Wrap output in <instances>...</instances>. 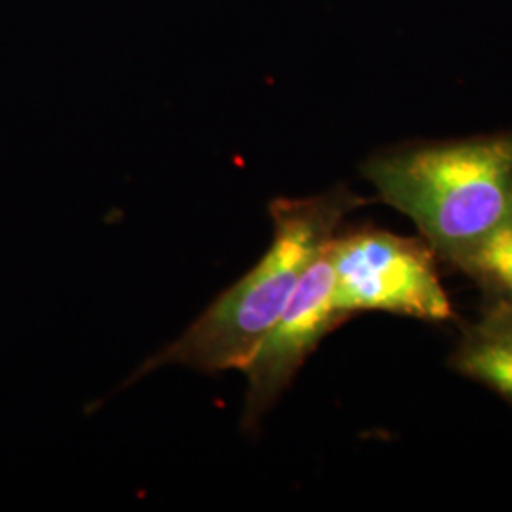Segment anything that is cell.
I'll return each instance as SVG.
<instances>
[{"label":"cell","instance_id":"obj_3","mask_svg":"<svg viewBox=\"0 0 512 512\" xmlns=\"http://www.w3.org/2000/svg\"><path fill=\"white\" fill-rule=\"evenodd\" d=\"M327 255L334 306L348 317L357 311H385L427 323L454 317L435 253L423 239L366 228L334 236Z\"/></svg>","mask_w":512,"mask_h":512},{"label":"cell","instance_id":"obj_4","mask_svg":"<svg viewBox=\"0 0 512 512\" xmlns=\"http://www.w3.org/2000/svg\"><path fill=\"white\" fill-rule=\"evenodd\" d=\"M348 319L334 306L332 266L325 251L300 279L287 306L243 368L249 378L243 429H255L319 342Z\"/></svg>","mask_w":512,"mask_h":512},{"label":"cell","instance_id":"obj_2","mask_svg":"<svg viewBox=\"0 0 512 512\" xmlns=\"http://www.w3.org/2000/svg\"><path fill=\"white\" fill-rule=\"evenodd\" d=\"M361 173L456 266L512 215V129L387 148Z\"/></svg>","mask_w":512,"mask_h":512},{"label":"cell","instance_id":"obj_5","mask_svg":"<svg viewBox=\"0 0 512 512\" xmlns=\"http://www.w3.org/2000/svg\"><path fill=\"white\" fill-rule=\"evenodd\" d=\"M450 366L512 404L511 306L490 304L463 332Z\"/></svg>","mask_w":512,"mask_h":512},{"label":"cell","instance_id":"obj_1","mask_svg":"<svg viewBox=\"0 0 512 512\" xmlns=\"http://www.w3.org/2000/svg\"><path fill=\"white\" fill-rule=\"evenodd\" d=\"M365 203L344 184L310 198H277L270 203L274 239L268 253L220 294L179 340L152 355L128 385L167 365L190 366L209 374L243 370L300 279L327 251L344 217Z\"/></svg>","mask_w":512,"mask_h":512},{"label":"cell","instance_id":"obj_6","mask_svg":"<svg viewBox=\"0 0 512 512\" xmlns=\"http://www.w3.org/2000/svg\"><path fill=\"white\" fill-rule=\"evenodd\" d=\"M456 266L484 291L490 304L512 308V215Z\"/></svg>","mask_w":512,"mask_h":512}]
</instances>
